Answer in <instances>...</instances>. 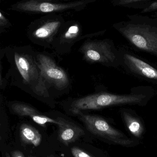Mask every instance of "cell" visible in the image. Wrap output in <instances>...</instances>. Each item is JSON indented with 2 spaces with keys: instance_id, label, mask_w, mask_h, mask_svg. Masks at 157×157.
I'll use <instances>...</instances> for the list:
<instances>
[{
  "instance_id": "obj_1",
  "label": "cell",
  "mask_w": 157,
  "mask_h": 157,
  "mask_svg": "<svg viewBox=\"0 0 157 157\" xmlns=\"http://www.w3.org/2000/svg\"><path fill=\"white\" fill-rule=\"evenodd\" d=\"M113 27L140 49L157 55V17L135 14Z\"/></svg>"
},
{
  "instance_id": "obj_2",
  "label": "cell",
  "mask_w": 157,
  "mask_h": 157,
  "mask_svg": "<svg viewBox=\"0 0 157 157\" xmlns=\"http://www.w3.org/2000/svg\"><path fill=\"white\" fill-rule=\"evenodd\" d=\"M146 96L138 95H120L107 92H100L73 100L69 104V111L75 115L86 110H98L111 106L136 103Z\"/></svg>"
},
{
  "instance_id": "obj_3",
  "label": "cell",
  "mask_w": 157,
  "mask_h": 157,
  "mask_svg": "<svg viewBox=\"0 0 157 157\" xmlns=\"http://www.w3.org/2000/svg\"><path fill=\"white\" fill-rule=\"evenodd\" d=\"M78 52L86 61L98 63L107 67H114L117 60V53L112 40L87 38L81 45Z\"/></svg>"
},
{
  "instance_id": "obj_4",
  "label": "cell",
  "mask_w": 157,
  "mask_h": 157,
  "mask_svg": "<svg viewBox=\"0 0 157 157\" xmlns=\"http://www.w3.org/2000/svg\"><path fill=\"white\" fill-rule=\"evenodd\" d=\"M106 30L91 34L83 35V28L79 21L76 20L65 21L56 35L52 44L51 49L59 55L68 54L73 46L78 41L86 38L103 35Z\"/></svg>"
},
{
  "instance_id": "obj_5",
  "label": "cell",
  "mask_w": 157,
  "mask_h": 157,
  "mask_svg": "<svg viewBox=\"0 0 157 157\" xmlns=\"http://www.w3.org/2000/svg\"><path fill=\"white\" fill-rule=\"evenodd\" d=\"M98 0H77L64 2L59 0H30L25 3L24 9L42 14H60L83 11Z\"/></svg>"
},
{
  "instance_id": "obj_6",
  "label": "cell",
  "mask_w": 157,
  "mask_h": 157,
  "mask_svg": "<svg viewBox=\"0 0 157 157\" xmlns=\"http://www.w3.org/2000/svg\"><path fill=\"white\" fill-rule=\"evenodd\" d=\"M36 61L48 88L52 87L57 90H64L70 87L68 75L51 57L40 53L37 55Z\"/></svg>"
},
{
  "instance_id": "obj_7",
  "label": "cell",
  "mask_w": 157,
  "mask_h": 157,
  "mask_svg": "<svg viewBox=\"0 0 157 157\" xmlns=\"http://www.w3.org/2000/svg\"><path fill=\"white\" fill-rule=\"evenodd\" d=\"M79 120L86 125L87 129L95 135L120 145L131 144L130 140L124 139V136L121 132L111 126L109 123L100 116L77 113Z\"/></svg>"
},
{
  "instance_id": "obj_8",
  "label": "cell",
  "mask_w": 157,
  "mask_h": 157,
  "mask_svg": "<svg viewBox=\"0 0 157 157\" xmlns=\"http://www.w3.org/2000/svg\"><path fill=\"white\" fill-rule=\"evenodd\" d=\"M65 22L60 14L45 15L36 22L31 35L42 46L51 49L54 38Z\"/></svg>"
},
{
  "instance_id": "obj_9",
  "label": "cell",
  "mask_w": 157,
  "mask_h": 157,
  "mask_svg": "<svg viewBox=\"0 0 157 157\" xmlns=\"http://www.w3.org/2000/svg\"><path fill=\"white\" fill-rule=\"evenodd\" d=\"M59 126V139L66 146L69 145L85 135V132L75 124L62 118V123Z\"/></svg>"
},
{
  "instance_id": "obj_10",
  "label": "cell",
  "mask_w": 157,
  "mask_h": 157,
  "mask_svg": "<svg viewBox=\"0 0 157 157\" xmlns=\"http://www.w3.org/2000/svg\"><path fill=\"white\" fill-rule=\"evenodd\" d=\"M12 109L17 114L20 116H29L36 123L44 126L47 123L55 124L59 125L60 122L59 119L50 118L40 113L37 110L26 104L17 103L12 105Z\"/></svg>"
},
{
  "instance_id": "obj_11",
  "label": "cell",
  "mask_w": 157,
  "mask_h": 157,
  "mask_svg": "<svg viewBox=\"0 0 157 157\" xmlns=\"http://www.w3.org/2000/svg\"><path fill=\"white\" fill-rule=\"evenodd\" d=\"M125 63L133 71L145 77L157 80V70L146 63L129 54L124 56Z\"/></svg>"
},
{
  "instance_id": "obj_12",
  "label": "cell",
  "mask_w": 157,
  "mask_h": 157,
  "mask_svg": "<svg viewBox=\"0 0 157 157\" xmlns=\"http://www.w3.org/2000/svg\"><path fill=\"white\" fill-rule=\"evenodd\" d=\"M20 136L23 143L35 147L40 145L42 140V136L39 132L33 126L26 124L20 126Z\"/></svg>"
},
{
  "instance_id": "obj_13",
  "label": "cell",
  "mask_w": 157,
  "mask_h": 157,
  "mask_svg": "<svg viewBox=\"0 0 157 157\" xmlns=\"http://www.w3.org/2000/svg\"><path fill=\"white\" fill-rule=\"evenodd\" d=\"M122 115L126 126L130 132L134 136L140 137L144 131V128L139 120L127 112H123Z\"/></svg>"
},
{
  "instance_id": "obj_14",
  "label": "cell",
  "mask_w": 157,
  "mask_h": 157,
  "mask_svg": "<svg viewBox=\"0 0 157 157\" xmlns=\"http://www.w3.org/2000/svg\"><path fill=\"white\" fill-rule=\"evenodd\" d=\"M155 1L156 0H109L113 6L143 9Z\"/></svg>"
},
{
  "instance_id": "obj_15",
  "label": "cell",
  "mask_w": 157,
  "mask_h": 157,
  "mask_svg": "<svg viewBox=\"0 0 157 157\" xmlns=\"http://www.w3.org/2000/svg\"><path fill=\"white\" fill-rule=\"evenodd\" d=\"M71 151L74 157H94L78 147H72L71 149Z\"/></svg>"
},
{
  "instance_id": "obj_16",
  "label": "cell",
  "mask_w": 157,
  "mask_h": 157,
  "mask_svg": "<svg viewBox=\"0 0 157 157\" xmlns=\"http://www.w3.org/2000/svg\"><path fill=\"white\" fill-rule=\"evenodd\" d=\"M156 10H157V0L154 1L147 7L143 9L141 13H148V12L156 11Z\"/></svg>"
},
{
  "instance_id": "obj_17",
  "label": "cell",
  "mask_w": 157,
  "mask_h": 157,
  "mask_svg": "<svg viewBox=\"0 0 157 157\" xmlns=\"http://www.w3.org/2000/svg\"><path fill=\"white\" fill-rule=\"evenodd\" d=\"M12 157H25L24 154L20 151L17 150V151H13L12 153Z\"/></svg>"
},
{
  "instance_id": "obj_18",
  "label": "cell",
  "mask_w": 157,
  "mask_h": 157,
  "mask_svg": "<svg viewBox=\"0 0 157 157\" xmlns=\"http://www.w3.org/2000/svg\"><path fill=\"white\" fill-rule=\"evenodd\" d=\"M5 18L3 16L2 14L1 13V12H0V25H4V23L5 22Z\"/></svg>"
},
{
  "instance_id": "obj_19",
  "label": "cell",
  "mask_w": 157,
  "mask_h": 157,
  "mask_svg": "<svg viewBox=\"0 0 157 157\" xmlns=\"http://www.w3.org/2000/svg\"><path fill=\"white\" fill-rule=\"evenodd\" d=\"M59 1H64V2H71V1H77V0H59Z\"/></svg>"
},
{
  "instance_id": "obj_20",
  "label": "cell",
  "mask_w": 157,
  "mask_h": 157,
  "mask_svg": "<svg viewBox=\"0 0 157 157\" xmlns=\"http://www.w3.org/2000/svg\"><path fill=\"white\" fill-rule=\"evenodd\" d=\"M6 157H10V155L8 154V153H6Z\"/></svg>"
},
{
  "instance_id": "obj_21",
  "label": "cell",
  "mask_w": 157,
  "mask_h": 157,
  "mask_svg": "<svg viewBox=\"0 0 157 157\" xmlns=\"http://www.w3.org/2000/svg\"><path fill=\"white\" fill-rule=\"evenodd\" d=\"M0 85H2V79H1V73H0Z\"/></svg>"
},
{
  "instance_id": "obj_22",
  "label": "cell",
  "mask_w": 157,
  "mask_h": 157,
  "mask_svg": "<svg viewBox=\"0 0 157 157\" xmlns=\"http://www.w3.org/2000/svg\"><path fill=\"white\" fill-rule=\"evenodd\" d=\"M48 157H55L54 156H53V155H50V156H48Z\"/></svg>"
},
{
  "instance_id": "obj_23",
  "label": "cell",
  "mask_w": 157,
  "mask_h": 157,
  "mask_svg": "<svg viewBox=\"0 0 157 157\" xmlns=\"http://www.w3.org/2000/svg\"><path fill=\"white\" fill-rule=\"evenodd\" d=\"M0 140H1V136H0Z\"/></svg>"
},
{
  "instance_id": "obj_24",
  "label": "cell",
  "mask_w": 157,
  "mask_h": 157,
  "mask_svg": "<svg viewBox=\"0 0 157 157\" xmlns=\"http://www.w3.org/2000/svg\"><path fill=\"white\" fill-rule=\"evenodd\" d=\"M29 157H33V156H30Z\"/></svg>"
}]
</instances>
